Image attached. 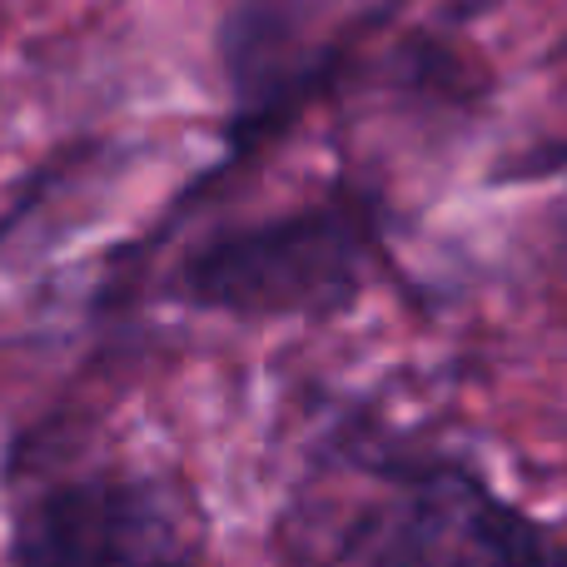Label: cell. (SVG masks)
Masks as SVG:
<instances>
[{
    "label": "cell",
    "instance_id": "1",
    "mask_svg": "<svg viewBox=\"0 0 567 567\" xmlns=\"http://www.w3.org/2000/svg\"><path fill=\"white\" fill-rule=\"evenodd\" d=\"M389 259V209L369 185H333L284 215L219 229L175 269V293L229 319H329L363 299Z\"/></svg>",
    "mask_w": 567,
    "mask_h": 567
},
{
    "label": "cell",
    "instance_id": "2",
    "mask_svg": "<svg viewBox=\"0 0 567 567\" xmlns=\"http://www.w3.org/2000/svg\"><path fill=\"white\" fill-rule=\"evenodd\" d=\"M393 0L333 25L323 0H219L215 55L229 90L225 165L265 155L323 95L359 70V50Z\"/></svg>",
    "mask_w": 567,
    "mask_h": 567
},
{
    "label": "cell",
    "instance_id": "3",
    "mask_svg": "<svg viewBox=\"0 0 567 567\" xmlns=\"http://www.w3.org/2000/svg\"><path fill=\"white\" fill-rule=\"evenodd\" d=\"M10 567H189V538L150 483L75 478L25 508Z\"/></svg>",
    "mask_w": 567,
    "mask_h": 567
}]
</instances>
